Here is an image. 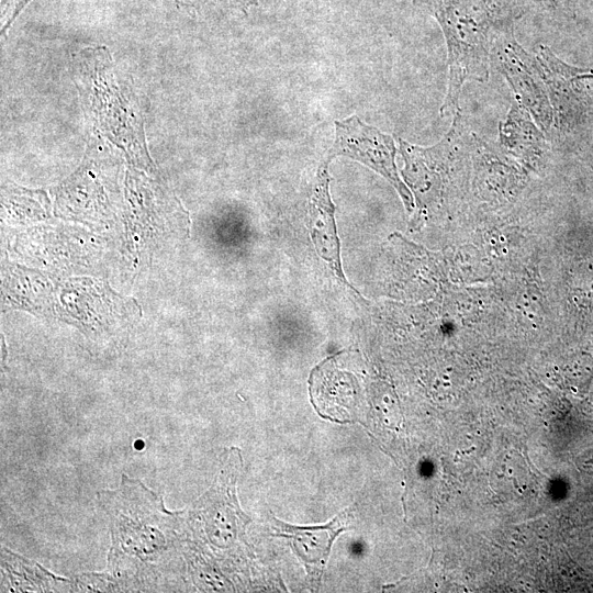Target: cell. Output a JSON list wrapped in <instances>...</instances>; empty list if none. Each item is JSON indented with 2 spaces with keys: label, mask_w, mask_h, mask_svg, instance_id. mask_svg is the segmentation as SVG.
Here are the masks:
<instances>
[{
  "label": "cell",
  "mask_w": 593,
  "mask_h": 593,
  "mask_svg": "<svg viewBox=\"0 0 593 593\" xmlns=\"http://www.w3.org/2000/svg\"><path fill=\"white\" fill-rule=\"evenodd\" d=\"M432 14L445 36L448 54V86L440 107L443 118L459 110L461 89L467 81L489 79L491 51L500 24L491 0H413Z\"/></svg>",
  "instance_id": "1"
},
{
  "label": "cell",
  "mask_w": 593,
  "mask_h": 593,
  "mask_svg": "<svg viewBox=\"0 0 593 593\" xmlns=\"http://www.w3.org/2000/svg\"><path fill=\"white\" fill-rule=\"evenodd\" d=\"M491 61L507 80L516 101L530 113L542 131H548L553 121V109L539 65L517 43L507 25L500 30L493 41Z\"/></svg>",
  "instance_id": "2"
},
{
  "label": "cell",
  "mask_w": 593,
  "mask_h": 593,
  "mask_svg": "<svg viewBox=\"0 0 593 593\" xmlns=\"http://www.w3.org/2000/svg\"><path fill=\"white\" fill-rule=\"evenodd\" d=\"M395 155L396 147L391 135L354 115L335 122V139L325 157L332 160L346 156L368 166L395 188L406 210L412 212L413 197L398 174Z\"/></svg>",
  "instance_id": "3"
},
{
  "label": "cell",
  "mask_w": 593,
  "mask_h": 593,
  "mask_svg": "<svg viewBox=\"0 0 593 593\" xmlns=\"http://www.w3.org/2000/svg\"><path fill=\"white\" fill-rule=\"evenodd\" d=\"M328 158L317 169L309 206V228L314 248L339 281L349 286L340 265V246L335 224V205L329 194Z\"/></svg>",
  "instance_id": "4"
},
{
  "label": "cell",
  "mask_w": 593,
  "mask_h": 593,
  "mask_svg": "<svg viewBox=\"0 0 593 593\" xmlns=\"http://www.w3.org/2000/svg\"><path fill=\"white\" fill-rule=\"evenodd\" d=\"M350 521L351 508H345L323 526H294L273 517V528L277 530L273 535L288 538L307 573L318 580L329 557L333 541L348 528Z\"/></svg>",
  "instance_id": "5"
},
{
  "label": "cell",
  "mask_w": 593,
  "mask_h": 593,
  "mask_svg": "<svg viewBox=\"0 0 593 593\" xmlns=\"http://www.w3.org/2000/svg\"><path fill=\"white\" fill-rule=\"evenodd\" d=\"M499 138L507 152L527 163L536 161L545 153L542 130L516 100L512 102L506 118L500 122Z\"/></svg>",
  "instance_id": "6"
}]
</instances>
